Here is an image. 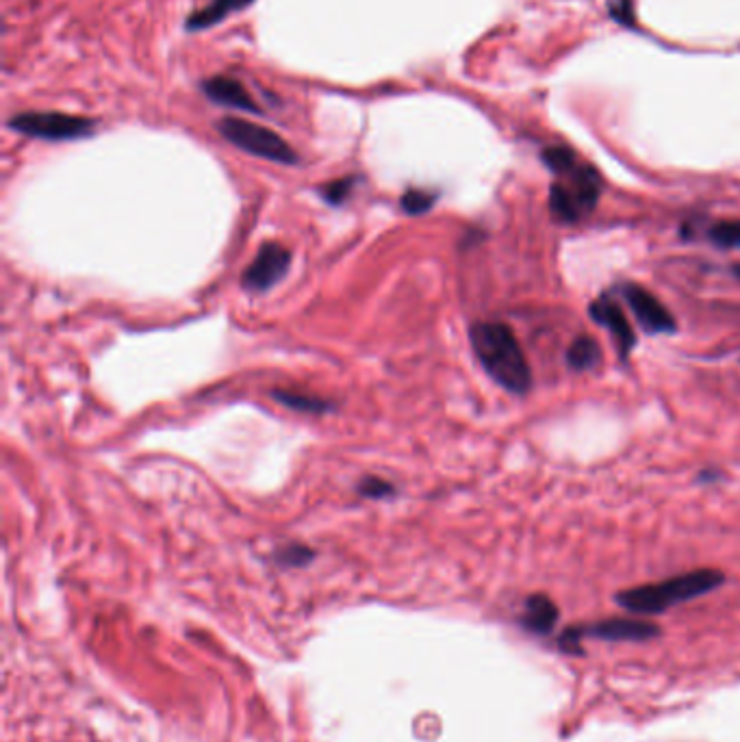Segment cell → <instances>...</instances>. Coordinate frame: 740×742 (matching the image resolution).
Wrapping results in <instances>:
<instances>
[{"instance_id": "obj_6", "label": "cell", "mask_w": 740, "mask_h": 742, "mask_svg": "<svg viewBox=\"0 0 740 742\" xmlns=\"http://www.w3.org/2000/svg\"><path fill=\"white\" fill-rule=\"evenodd\" d=\"M619 291L623 300L628 302L632 309L636 322H639L641 328L649 332V335H671V332L678 328L675 326V317L671 315V311L654 296L652 291H647L645 287L634 283L623 285Z\"/></svg>"}, {"instance_id": "obj_20", "label": "cell", "mask_w": 740, "mask_h": 742, "mask_svg": "<svg viewBox=\"0 0 740 742\" xmlns=\"http://www.w3.org/2000/svg\"><path fill=\"white\" fill-rule=\"evenodd\" d=\"M736 274H738V276H740V265H738V270H736Z\"/></svg>"}, {"instance_id": "obj_3", "label": "cell", "mask_w": 740, "mask_h": 742, "mask_svg": "<svg viewBox=\"0 0 740 742\" xmlns=\"http://www.w3.org/2000/svg\"><path fill=\"white\" fill-rule=\"evenodd\" d=\"M725 582V575L717 569H697L675 575L665 582L628 588L615 595V601L632 614H662L684 601L708 595Z\"/></svg>"}, {"instance_id": "obj_4", "label": "cell", "mask_w": 740, "mask_h": 742, "mask_svg": "<svg viewBox=\"0 0 740 742\" xmlns=\"http://www.w3.org/2000/svg\"><path fill=\"white\" fill-rule=\"evenodd\" d=\"M218 131L226 142H231L239 150L250 152L254 157L283 165H293L298 161V152L293 150L278 133L267 129V126L241 118H222L218 122Z\"/></svg>"}, {"instance_id": "obj_13", "label": "cell", "mask_w": 740, "mask_h": 742, "mask_svg": "<svg viewBox=\"0 0 740 742\" xmlns=\"http://www.w3.org/2000/svg\"><path fill=\"white\" fill-rule=\"evenodd\" d=\"M274 400H278L283 406L291 408V411L298 413H311V415H322L328 413L333 404L324 398H317V395L296 391V389H278L272 393Z\"/></svg>"}, {"instance_id": "obj_7", "label": "cell", "mask_w": 740, "mask_h": 742, "mask_svg": "<svg viewBox=\"0 0 740 742\" xmlns=\"http://www.w3.org/2000/svg\"><path fill=\"white\" fill-rule=\"evenodd\" d=\"M291 265V252L280 243H263L257 257L241 276V285L248 291H267L285 278Z\"/></svg>"}, {"instance_id": "obj_2", "label": "cell", "mask_w": 740, "mask_h": 742, "mask_svg": "<svg viewBox=\"0 0 740 742\" xmlns=\"http://www.w3.org/2000/svg\"><path fill=\"white\" fill-rule=\"evenodd\" d=\"M471 350L482 369L502 389L523 395L532 387V371L515 332L500 322H476L469 328Z\"/></svg>"}, {"instance_id": "obj_18", "label": "cell", "mask_w": 740, "mask_h": 742, "mask_svg": "<svg viewBox=\"0 0 740 742\" xmlns=\"http://www.w3.org/2000/svg\"><path fill=\"white\" fill-rule=\"evenodd\" d=\"M356 493L367 497V500H385V497L395 495V486L385 478L365 476L359 484H356Z\"/></svg>"}, {"instance_id": "obj_8", "label": "cell", "mask_w": 740, "mask_h": 742, "mask_svg": "<svg viewBox=\"0 0 740 742\" xmlns=\"http://www.w3.org/2000/svg\"><path fill=\"white\" fill-rule=\"evenodd\" d=\"M589 313H591L593 322L597 326H602L610 332L612 341H615L617 350L625 361V358H628L630 352L634 350L636 337H634V328L630 324V319L625 317V313L621 309V304L604 293V296H599L597 300H593V304L589 306Z\"/></svg>"}, {"instance_id": "obj_17", "label": "cell", "mask_w": 740, "mask_h": 742, "mask_svg": "<svg viewBox=\"0 0 740 742\" xmlns=\"http://www.w3.org/2000/svg\"><path fill=\"white\" fill-rule=\"evenodd\" d=\"M437 202V196L426 189H408L402 196V211L408 215H424Z\"/></svg>"}, {"instance_id": "obj_14", "label": "cell", "mask_w": 740, "mask_h": 742, "mask_svg": "<svg viewBox=\"0 0 740 742\" xmlns=\"http://www.w3.org/2000/svg\"><path fill=\"white\" fill-rule=\"evenodd\" d=\"M602 361V350L593 337L573 339L567 350V365L573 371H591Z\"/></svg>"}, {"instance_id": "obj_12", "label": "cell", "mask_w": 740, "mask_h": 742, "mask_svg": "<svg viewBox=\"0 0 740 742\" xmlns=\"http://www.w3.org/2000/svg\"><path fill=\"white\" fill-rule=\"evenodd\" d=\"M558 621V608L547 595H530L523 604L521 625L534 634H547Z\"/></svg>"}, {"instance_id": "obj_11", "label": "cell", "mask_w": 740, "mask_h": 742, "mask_svg": "<svg viewBox=\"0 0 740 742\" xmlns=\"http://www.w3.org/2000/svg\"><path fill=\"white\" fill-rule=\"evenodd\" d=\"M248 5H252V0H211L209 5H204L202 9L194 11V14H189L185 29L189 33H200L204 29H211L215 27V24L226 20L228 16H233L237 14V11L246 9Z\"/></svg>"}, {"instance_id": "obj_1", "label": "cell", "mask_w": 740, "mask_h": 742, "mask_svg": "<svg viewBox=\"0 0 740 742\" xmlns=\"http://www.w3.org/2000/svg\"><path fill=\"white\" fill-rule=\"evenodd\" d=\"M543 161L556 174L550 187V213L554 220L576 224L593 213L602 194V176L593 165L580 161L567 146L547 148Z\"/></svg>"}, {"instance_id": "obj_5", "label": "cell", "mask_w": 740, "mask_h": 742, "mask_svg": "<svg viewBox=\"0 0 740 742\" xmlns=\"http://www.w3.org/2000/svg\"><path fill=\"white\" fill-rule=\"evenodd\" d=\"M11 131L46 142H72L94 135L96 120L59 111H24L7 122Z\"/></svg>"}, {"instance_id": "obj_10", "label": "cell", "mask_w": 740, "mask_h": 742, "mask_svg": "<svg viewBox=\"0 0 740 742\" xmlns=\"http://www.w3.org/2000/svg\"><path fill=\"white\" fill-rule=\"evenodd\" d=\"M200 89L204 92V96L215 102V105L239 109V111L254 113V115H259L263 111L261 105H257L254 96L248 92V87L239 79H233V76L215 74L211 76V79H204L200 83Z\"/></svg>"}, {"instance_id": "obj_16", "label": "cell", "mask_w": 740, "mask_h": 742, "mask_svg": "<svg viewBox=\"0 0 740 742\" xmlns=\"http://www.w3.org/2000/svg\"><path fill=\"white\" fill-rule=\"evenodd\" d=\"M356 183H359V176H343V178H337V181H330L326 183L320 194L322 198L328 202V204H343L348 200V196L352 194V189L356 187Z\"/></svg>"}, {"instance_id": "obj_19", "label": "cell", "mask_w": 740, "mask_h": 742, "mask_svg": "<svg viewBox=\"0 0 740 742\" xmlns=\"http://www.w3.org/2000/svg\"><path fill=\"white\" fill-rule=\"evenodd\" d=\"M315 558V552L306 545H287L276 554L278 565L283 567H306Z\"/></svg>"}, {"instance_id": "obj_15", "label": "cell", "mask_w": 740, "mask_h": 742, "mask_svg": "<svg viewBox=\"0 0 740 742\" xmlns=\"http://www.w3.org/2000/svg\"><path fill=\"white\" fill-rule=\"evenodd\" d=\"M708 239L719 248H740V220H723L708 228Z\"/></svg>"}, {"instance_id": "obj_9", "label": "cell", "mask_w": 740, "mask_h": 742, "mask_svg": "<svg viewBox=\"0 0 740 742\" xmlns=\"http://www.w3.org/2000/svg\"><path fill=\"white\" fill-rule=\"evenodd\" d=\"M578 632V636H593V638H602V641H634V643H643V641H652L660 634L654 623L639 621V619H606V621H597L586 625V628H573Z\"/></svg>"}]
</instances>
